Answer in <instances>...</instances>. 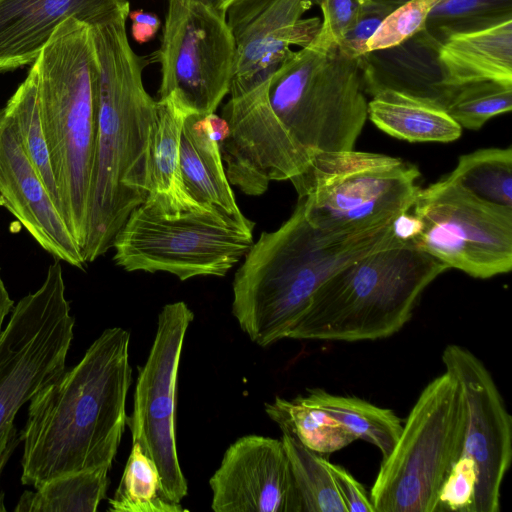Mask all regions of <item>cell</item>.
<instances>
[{
    "instance_id": "6da1fadb",
    "label": "cell",
    "mask_w": 512,
    "mask_h": 512,
    "mask_svg": "<svg viewBox=\"0 0 512 512\" xmlns=\"http://www.w3.org/2000/svg\"><path fill=\"white\" fill-rule=\"evenodd\" d=\"M361 57L313 43L286 59L222 111L229 136L219 143L231 185L249 196L271 181H294L314 153L353 150L368 118Z\"/></svg>"
},
{
    "instance_id": "7a4b0ae2",
    "label": "cell",
    "mask_w": 512,
    "mask_h": 512,
    "mask_svg": "<svg viewBox=\"0 0 512 512\" xmlns=\"http://www.w3.org/2000/svg\"><path fill=\"white\" fill-rule=\"evenodd\" d=\"M129 345L127 330L105 329L79 363L31 398L19 433L23 485L36 489L63 475L111 468L128 419Z\"/></svg>"
},
{
    "instance_id": "3957f363",
    "label": "cell",
    "mask_w": 512,
    "mask_h": 512,
    "mask_svg": "<svg viewBox=\"0 0 512 512\" xmlns=\"http://www.w3.org/2000/svg\"><path fill=\"white\" fill-rule=\"evenodd\" d=\"M126 19L93 26L98 61L94 174L85 263L104 255L149 189V144L157 101L145 90L148 64L131 48Z\"/></svg>"
},
{
    "instance_id": "277c9868",
    "label": "cell",
    "mask_w": 512,
    "mask_h": 512,
    "mask_svg": "<svg viewBox=\"0 0 512 512\" xmlns=\"http://www.w3.org/2000/svg\"><path fill=\"white\" fill-rule=\"evenodd\" d=\"M392 221L355 233H327L309 221L304 198H298L291 216L260 235L235 273L232 313L242 331L261 347L287 338L312 294L333 273L404 244L395 239Z\"/></svg>"
},
{
    "instance_id": "5b68a950",
    "label": "cell",
    "mask_w": 512,
    "mask_h": 512,
    "mask_svg": "<svg viewBox=\"0 0 512 512\" xmlns=\"http://www.w3.org/2000/svg\"><path fill=\"white\" fill-rule=\"evenodd\" d=\"M34 65L41 120L63 215L83 254L97 126L98 61L91 26L67 18L57 27Z\"/></svg>"
},
{
    "instance_id": "8992f818",
    "label": "cell",
    "mask_w": 512,
    "mask_h": 512,
    "mask_svg": "<svg viewBox=\"0 0 512 512\" xmlns=\"http://www.w3.org/2000/svg\"><path fill=\"white\" fill-rule=\"evenodd\" d=\"M448 268L412 244L380 249L327 278L287 338L357 342L397 333L426 287Z\"/></svg>"
},
{
    "instance_id": "52a82bcc",
    "label": "cell",
    "mask_w": 512,
    "mask_h": 512,
    "mask_svg": "<svg viewBox=\"0 0 512 512\" xmlns=\"http://www.w3.org/2000/svg\"><path fill=\"white\" fill-rule=\"evenodd\" d=\"M466 404L447 371L430 381L382 460L370 491L375 512H435L438 495L459 458L466 430Z\"/></svg>"
},
{
    "instance_id": "ba28073f",
    "label": "cell",
    "mask_w": 512,
    "mask_h": 512,
    "mask_svg": "<svg viewBox=\"0 0 512 512\" xmlns=\"http://www.w3.org/2000/svg\"><path fill=\"white\" fill-rule=\"evenodd\" d=\"M254 223L201 205L175 214L141 204L116 234L114 261L125 271L167 272L184 281L222 277L249 251Z\"/></svg>"
},
{
    "instance_id": "9c48e42d",
    "label": "cell",
    "mask_w": 512,
    "mask_h": 512,
    "mask_svg": "<svg viewBox=\"0 0 512 512\" xmlns=\"http://www.w3.org/2000/svg\"><path fill=\"white\" fill-rule=\"evenodd\" d=\"M419 169L400 158L358 152H316L291 182L306 215L327 233H355L409 211L420 187Z\"/></svg>"
},
{
    "instance_id": "30bf717a",
    "label": "cell",
    "mask_w": 512,
    "mask_h": 512,
    "mask_svg": "<svg viewBox=\"0 0 512 512\" xmlns=\"http://www.w3.org/2000/svg\"><path fill=\"white\" fill-rule=\"evenodd\" d=\"M74 325L62 266L55 260L42 285L14 305L0 339V476L20 442L16 414L65 370Z\"/></svg>"
},
{
    "instance_id": "8fae6325",
    "label": "cell",
    "mask_w": 512,
    "mask_h": 512,
    "mask_svg": "<svg viewBox=\"0 0 512 512\" xmlns=\"http://www.w3.org/2000/svg\"><path fill=\"white\" fill-rule=\"evenodd\" d=\"M410 211L422 227L412 242L446 267L487 279L512 268V208L483 201L448 175L420 189Z\"/></svg>"
},
{
    "instance_id": "7c38bea8",
    "label": "cell",
    "mask_w": 512,
    "mask_h": 512,
    "mask_svg": "<svg viewBox=\"0 0 512 512\" xmlns=\"http://www.w3.org/2000/svg\"><path fill=\"white\" fill-rule=\"evenodd\" d=\"M159 99L214 113L229 93L235 45L226 15L195 0H169L160 49Z\"/></svg>"
},
{
    "instance_id": "4fadbf2b",
    "label": "cell",
    "mask_w": 512,
    "mask_h": 512,
    "mask_svg": "<svg viewBox=\"0 0 512 512\" xmlns=\"http://www.w3.org/2000/svg\"><path fill=\"white\" fill-rule=\"evenodd\" d=\"M193 319L184 301L161 309L148 357L139 368L133 412L127 419L132 443H138L152 459L166 495L176 503L188 493L177 453L175 409L180 358Z\"/></svg>"
},
{
    "instance_id": "5bb4252c",
    "label": "cell",
    "mask_w": 512,
    "mask_h": 512,
    "mask_svg": "<svg viewBox=\"0 0 512 512\" xmlns=\"http://www.w3.org/2000/svg\"><path fill=\"white\" fill-rule=\"evenodd\" d=\"M445 371L459 383L466 404V430L460 455L477 469L473 512L500 511L501 487L512 460V418L483 362L467 348L449 344Z\"/></svg>"
},
{
    "instance_id": "9a60e30c",
    "label": "cell",
    "mask_w": 512,
    "mask_h": 512,
    "mask_svg": "<svg viewBox=\"0 0 512 512\" xmlns=\"http://www.w3.org/2000/svg\"><path fill=\"white\" fill-rule=\"evenodd\" d=\"M312 0H235L226 21L235 45L230 97H239L268 80L294 51L310 45L319 18H302Z\"/></svg>"
},
{
    "instance_id": "2e32d148",
    "label": "cell",
    "mask_w": 512,
    "mask_h": 512,
    "mask_svg": "<svg viewBox=\"0 0 512 512\" xmlns=\"http://www.w3.org/2000/svg\"><path fill=\"white\" fill-rule=\"evenodd\" d=\"M209 484L215 512H302L281 439L262 435L237 439Z\"/></svg>"
},
{
    "instance_id": "e0dca14e",
    "label": "cell",
    "mask_w": 512,
    "mask_h": 512,
    "mask_svg": "<svg viewBox=\"0 0 512 512\" xmlns=\"http://www.w3.org/2000/svg\"><path fill=\"white\" fill-rule=\"evenodd\" d=\"M0 206L55 260L84 269L82 249L0 108Z\"/></svg>"
},
{
    "instance_id": "ac0fdd59",
    "label": "cell",
    "mask_w": 512,
    "mask_h": 512,
    "mask_svg": "<svg viewBox=\"0 0 512 512\" xmlns=\"http://www.w3.org/2000/svg\"><path fill=\"white\" fill-rule=\"evenodd\" d=\"M128 15L127 0H0V73L33 65L67 18L93 27Z\"/></svg>"
},
{
    "instance_id": "d6986e66",
    "label": "cell",
    "mask_w": 512,
    "mask_h": 512,
    "mask_svg": "<svg viewBox=\"0 0 512 512\" xmlns=\"http://www.w3.org/2000/svg\"><path fill=\"white\" fill-rule=\"evenodd\" d=\"M444 85L477 81L512 84V20L448 36L438 47Z\"/></svg>"
},
{
    "instance_id": "ffe728a7",
    "label": "cell",
    "mask_w": 512,
    "mask_h": 512,
    "mask_svg": "<svg viewBox=\"0 0 512 512\" xmlns=\"http://www.w3.org/2000/svg\"><path fill=\"white\" fill-rule=\"evenodd\" d=\"M192 113L178 100H157V120L149 144V189L144 204L175 214L202 204L187 192L180 170L179 147L185 119Z\"/></svg>"
},
{
    "instance_id": "44dd1931",
    "label": "cell",
    "mask_w": 512,
    "mask_h": 512,
    "mask_svg": "<svg viewBox=\"0 0 512 512\" xmlns=\"http://www.w3.org/2000/svg\"><path fill=\"white\" fill-rule=\"evenodd\" d=\"M202 117L190 114L182 128L179 163L185 188L196 202L230 217H243L222 164L219 143L202 127Z\"/></svg>"
},
{
    "instance_id": "7402d4cb",
    "label": "cell",
    "mask_w": 512,
    "mask_h": 512,
    "mask_svg": "<svg viewBox=\"0 0 512 512\" xmlns=\"http://www.w3.org/2000/svg\"><path fill=\"white\" fill-rule=\"evenodd\" d=\"M368 118L386 134L411 143H448L462 134L461 126L443 108L390 89L368 101Z\"/></svg>"
},
{
    "instance_id": "603a6c76",
    "label": "cell",
    "mask_w": 512,
    "mask_h": 512,
    "mask_svg": "<svg viewBox=\"0 0 512 512\" xmlns=\"http://www.w3.org/2000/svg\"><path fill=\"white\" fill-rule=\"evenodd\" d=\"M302 400L349 431L356 439L376 446L383 459L393 450L402 430V421L395 412L354 396L334 395L323 389H310Z\"/></svg>"
},
{
    "instance_id": "cb8c5ba5",
    "label": "cell",
    "mask_w": 512,
    "mask_h": 512,
    "mask_svg": "<svg viewBox=\"0 0 512 512\" xmlns=\"http://www.w3.org/2000/svg\"><path fill=\"white\" fill-rule=\"evenodd\" d=\"M2 109L36 172L63 214L49 146L41 120L37 70L34 64L30 66L25 80L18 86Z\"/></svg>"
},
{
    "instance_id": "d4e9b609",
    "label": "cell",
    "mask_w": 512,
    "mask_h": 512,
    "mask_svg": "<svg viewBox=\"0 0 512 512\" xmlns=\"http://www.w3.org/2000/svg\"><path fill=\"white\" fill-rule=\"evenodd\" d=\"M110 468L101 467L54 478L36 491H25L17 512H95L106 497Z\"/></svg>"
},
{
    "instance_id": "484cf974",
    "label": "cell",
    "mask_w": 512,
    "mask_h": 512,
    "mask_svg": "<svg viewBox=\"0 0 512 512\" xmlns=\"http://www.w3.org/2000/svg\"><path fill=\"white\" fill-rule=\"evenodd\" d=\"M265 412L282 430L319 454L339 451L356 437L321 410L306 404L301 396L276 397L265 403Z\"/></svg>"
},
{
    "instance_id": "4316f807",
    "label": "cell",
    "mask_w": 512,
    "mask_h": 512,
    "mask_svg": "<svg viewBox=\"0 0 512 512\" xmlns=\"http://www.w3.org/2000/svg\"><path fill=\"white\" fill-rule=\"evenodd\" d=\"M302 512H347L328 459L300 443L290 434L281 437Z\"/></svg>"
},
{
    "instance_id": "83f0119b",
    "label": "cell",
    "mask_w": 512,
    "mask_h": 512,
    "mask_svg": "<svg viewBox=\"0 0 512 512\" xmlns=\"http://www.w3.org/2000/svg\"><path fill=\"white\" fill-rule=\"evenodd\" d=\"M110 512H182L165 493L159 471L138 443H132L120 483L109 499Z\"/></svg>"
},
{
    "instance_id": "f1b7e54d",
    "label": "cell",
    "mask_w": 512,
    "mask_h": 512,
    "mask_svg": "<svg viewBox=\"0 0 512 512\" xmlns=\"http://www.w3.org/2000/svg\"><path fill=\"white\" fill-rule=\"evenodd\" d=\"M477 198L512 208V149L485 148L459 157L448 175Z\"/></svg>"
},
{
    "instance_id": "f546056e",
    "label": "cell",
    "mask_w": 512,
    "mask_h": 512,
    "mask_svg": "<svg viewBox=\"0 0 512 512\" xmlns=\"http://www.w3.org/2000/svg\"><path fill=\"white\" fill-rule=\"evenodd\" d=\"M512 20V0H441L430 11L423 32L437 45L448 36Z\"/></svg>"
},
{
    "instance_id": "4dcf8cb0",
    "label": "cell",
    "mask_w": 512,
    "mask_h": 512,
    "mask_svg": "<svg viewBox=\"0 0 512 512\" xmlns=\"http://www.w3.org/2000/svg\"><path fill=\"white\" fill-rule=\"evenodd\" d=\"M512 108V84L486 80L457 87L445 111L461 128L478 130Z\"/></svg>"
},
{
    "instance_id": "1f68e13d",
    "label": "cell",
    "mask_w": 512,
    "mask_h": 512,
    "mask_svg": "<svg viewBox=\"0 0 512 512\" xmlns=\"http://www.w3.org/2000/svg\"><path fill=\"white\" fill-rule=\"evenodd\" d=\"M441 0H407L381 23L365 53L397 46L423 30L432 8Z\"/></svg>"
},
{
    "instance_id": "d6a6232c",
    "label": "cell",
    "mask_w": 512,
    "mask_h": 512,
    "mask_svg": "<svg viewBox=\"0 0 512 512\" xmlns=\"http://www.w3.org/2000/svg\"><path fill=\"white\" fill-rule=\"evenodd\" d=\"M407 0H363L355 21L339 41L338 49L348 57L365 54L368 40L386 17Z\"/></svg>"
},
{
    "instance_id": "836d02e7",
    "label": "cell",
    "mask_w": 512,
    "mask_h": 512,
    "mask_svg": "<svg viewBox=\"0 0 512 512\" xmlns=\"http://www.w3.org/2000/svg\"><path fill=\"white\" fill-rule=\"evenodd\" d=\"M476 484L475 463L460 455L442 483L435 512H473Z\"/></svg>"
},
{
    "instance_id": "e575fe53",
    "label": "cell",
    "mask_w": 512,
    "mask_h": 512,
    "mask_svg": "<svg viewBox=\"0 0 512 512\" xmlns=\"http://www.w3.org/2000/svg\"><path fill=\"white\" fill-rule=\"evenodd\" d=\"M323 13V21L313 44L330 48L337 46L352 26L363 0H312Z\"/></svg>"
},
{
    "instance_id": "d590c367",
    "label": "cell",
    "mask_w": 512,
    "mask_h": 512,
    "mask_svg": "<svg viewBox=\"0 0 512 512\" xmlns=\"http://www.w3.org/2000/svg\"><path fill=\"white\" fill-rule=\"evenodd\" d=\"M336 486L347 512H375L374 506L363 485L344 467L328 460Z\"/></svg>"
},
{
    "instance_id": "8d00e7d4",
    "label": "cell",
    "mask_w": 512,
    "mask_h": 512,
    "mask_svg": "<svg viewBox=\"0 0 512 512\" xmlns=\"http://www.w3.org/2000/svg\"><path fill=\"white\" fill-rule=\"evenodd\" d=\"M128 16L132 21V36L140 44L150 41L161 25V21L156 14L142 9L129 12Z\"/></svg>"
},
{
    "instance_id": "74e56055",
    "label": "cell",
    "mask_w": 512,
    "mask_h": 512,
    "mask_svg": "<svg viewBox=\"0 0 512 512\" xmlns=\"http://www.w3.org/2000/svg\"><path fill=\"white\" fill-rule=\"evenodd\" d=\"M421 221L409 211L397 215L392 221V232L396 240L412 244L421 231Z\"/></svg>"
},
{
    "instance_id": "f35d334b",
    "label": "cell",
    "mask_w": 512,
    "mask_h": 512,
    "mask_svg": "<svg viewBox=\"0 0 512 512\" xmlns=\"http://www.w3.org/2000/svg\"><path fill=\"white\" fill-rule=\"evenodd\" d=\"M200 123L208 135L218 143L224 141L230 133L229 125L224 118L210 113L200 119Z\"/></svg>"
},
{
    "instance_id": "ab89813d",
    "label": "cell",
    "mask_w": 512,
    "mask_h": 512,
    "mask_svg": "<svg viewBox=\"0 0 512 512\" xmlns=\"http://www.w3.org/2000/svg\"><path fill=\"white\" fill-rule=\"evenodd\" d=\"M14 307V301L11 299L9 292L3 282L0 273V339L2 337L4 328L3 323L6 316L11 313Z\"/></svg>"
},
{
    "instance_id": "60d3db41",
    "label": "cell",
    "mask_w": 512,
    "mask_h": 512,
    "mask_svg": "<svg viewBox=\"0 0 512 512\" xmlns=\"http://www.w3.org/2000/svg\"><path fill=\"white\" fill-rule=\"evenodd\" d=\"M195 1L201 2V3L226 15V11H227L228 7L235 0H195Z\"/></svg>"
}]
</instances>
